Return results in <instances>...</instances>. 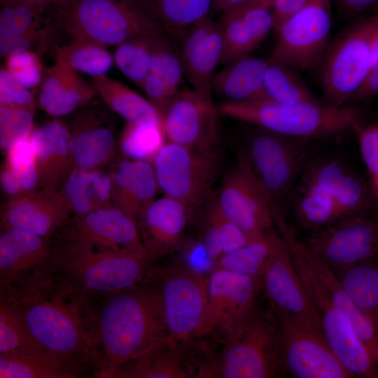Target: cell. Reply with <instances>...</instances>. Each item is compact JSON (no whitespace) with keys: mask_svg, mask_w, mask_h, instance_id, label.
Wrapping results in <instances>:
<instances>
[{"mask_svg":"<svg viewBox=\"0 0 378 378\" xmlns=\"http://www.w3.org/2000/svg\"><path fill=\"white\" fill-rule=\"evenodd\" d=\"M159 189L193 213L212 193L218 172L215 151H205L167 141L153 161Z\"/></svg>","mask_w":378,"mask_h":378,"instance_id":"9","label":"cell"},{"mask_svg":"<svg viewBox=\"0 0 378 378\" xmlns=\"http://www.w3.org/2000/svg\"><path fill=\"white\" fill-rule=\"evenodd\" d=\"M378 95V66L373 68L351 102H360Z\"/></svg>","mask_w":378,"mask_h":378,"instance_id":"57","label":"cell"},{"mask_svg":"<svg viewBox=\"0 0 378 378\" xmlns=\"http://www.w3.org/2000/svg\"><path fill=\"white\" fill-rule=\"evenodd\" d=\"M85 365L49 350L0 354L1 378H76Z\"/></svg>","mask_w":378,"mask_h":378,"instance_id":"33","label":"cell"},{"mask_svg":"<svg viewBox=\"0 0 378 378\" xmlns=\"http://www.w3.org/2000/svg\"><path fill=\"white\" fill-rule=\"evenodd\" d=\"M254 127L246 134L241 153L276 204L293 185L302 153L296 144L298 140Z\"/></svg>","mask_w":378,"mask_h":378,"instance_id":"13","label":"cell"},{"mask_svg":"<svg viewBox=\"0 0 378 378\" xmlns=\"http://www.w3.org/2000/svg\"><path fill=\"white\" fill-rule=\"evenodd\" d=\"M341 11L354 20L378 12V0H336Z\"/></svg>","mask_w":378,"mask_h":378,"instance_id":"55","label":"cell"},{"mask_svg":"<svg viewBox=\"0 0 378 378\" xmlns=\"http://www.w3.org/2000/svg\"><path fill=\"white\" fill-rule=\"evenodd\" d=\"M192 214L184 204L167 195L154 199L144 209L137 225L146 253L153 262L183 248Z\"/></svg>","mask_w":378,"mask_h":378,"instance_id":"22","label":"cell"},{"mask_svg":"<svg viewBox=\"0 0 378 378\" xmlns=\"http://www.w3.org/2000/svg\"><path fill=\"white\" fill-rule=\"evenodd\" d=\"M298 214L306 225L324 227L342 218L333 197L307 181L298 201Z\"/></svg>","mask_w":378,"mask_h":378,"instance_id":"44","label":"cell"},{"mask_svg":"<svg viewBox=\"0 0 378 378\" xmlns=\"http://www.w3.org/2000/svg\"><path fill=\"white\" fill-rule=\"evenodd\" d=\"M375 257L333 271L352 300L378 326V260Z\"/></svg>","mask_w":378,"mask_h":378,"instance_id":"36","label":"cell"},{"mask_svg":"<svg viewBox=\"0 0 378 378\" xmlns=\"http://www.w3.org/2000/svg\"><path fill=\"white\" fill-rule=\"evenodd\" d=\"M377 29L378 12L356 20L330 42L319 66L327 104L346 106L363 84L371 71Z\"/></svg>","mask_w":378,"mask_h":378,"instance_id":"7","label":"cell"},{"mask_svg":"<svg viewBox=\"0 0 378 378\" xmlns=\"http://www.w3.org/2000/svg\"><path fill=\"white\" fill-rule=\"evenodd\" d=\"M262 284L276 314L284 315L324 335L319 315L283 239L266 265Z\"/></svg>","mask_w":378,"mask_h":378,"instance_id":"17","label":"cell"},{"mask_svg":"<svg viewBox=\"0 0 378 378\" xmlns=\"http://www.w3.org/2000/svg\"><path fill=\"white\" fill-rule=\"evenodd\" d=\"M0 179L3 191L10 197L22 194L19 176L11 169L4 165L1 172Z\"/></svg>","mask_w":378,"mask_h":378,"instance_id":"58","label":"cell"},{"mask_svg":"<svg viewBox=\"0 0 378 378\" xmlns=\"http://www.w3.org/2000/svg\"><path fill=\"white\" fill-rule=\"evenodd\" d=\"M42 350L16 312L0 300V354H25Z\"/></svg>","mask_w":378,"mask_h":378,"instance_id":"45","label":"cell"},{"mask_svg":"<svg viewBox=\"0 0 378 378\" xmlns=\"http://www.w3.org/2000/svg\"><path fill=\"white\" fill-rule=\"evenodd\" d=\"M347 173L339 163L328 161L315 167L310 172L307 181L324 190L333 197Z\"/></svg>","mask_w":378,"mask_h":378,"instance_id":"51","label":"cell"},{"mask_svg":"<svg viewBox=\"0 0 378 378\" xmlns=\"http://www.w3.org/2000/svg\"><path fill=\"white\" fill-rule=\"evenodd\" d=\"M261 280L216 267L208 278V298L197 337L223 332L253 307Z\"/></svg>","mask_w":378,"mask_h":378,"instance_id":"19","label":"cell"},{"mask_svg":"<svg viewBox=\"0 0 378 378\" xmlns=\"http://www.w3.org/2000/svg\"><path fill=\"white\" fill-rule=\"evenodd\" d=\"M166 32L183 35L209 15L214 0H143Z\"/></svg>","mask_w":378,"mask_h":378,"instance_id":"39","label":"cell"},{"mask_svg":"<svg viewBox=\"0 0 378 378\" xmlns=\"http://www.w3.org/2000/svg\"><path fill=\"white\" fill-rule=\"evenodd\" d=\"M110 176L112 204L137 223L159 189L153 162L130 159L120 161Z\"/></svg>","mask_w":378,"mask_h":378,"instance_id":"29","label":"cell"},{"mask_svg":"<svg viewBox=\"0 0 378 378\" xmlns=\"http://www.w3.org/2000/svg\"><path fill=\"white\" fill-rule=\"evenodd\" d=\"M153 262L146 255L102 250L62 239L54 244L51 267L88 295H111L142 281Z\"/></svg>","mask_w":378,"mask_h":378,"instance_id":"4","label":"cell"},{"mask_svg":"<svg viewBox=\"0 0 378 378\" xmlns=\"http://www.w3.org/2000/svg\"><path fill=\"white\" fill-rule=\"evenodd\" d=\"M268 59L247 55L234 59L214 74L212 90L227 102L267 99L263 79Z\"/></svg>","mask_w":378,"mask_h":378,"instance_id":"32","label":"cell"},{"mask_svg":"<svg viewBox=\"0 0 378 378\" xmlns=\"http://www.w3.org/2000/svg\"><path fill=\"white\" fill-rule=\"evenodd\" d=\"M90 297L54 271L0 282V300L16 312L43 347L97 370V310Z\"/></svg>","mask_w":378,"mask_h":378,"instance_id":"1","label":"cell"},{"mask_svg":"<svg viewBox=\"0 0 378 378\" xmlns=\"http://www.w3.org/2000/svg\"><path fill=\"white\" fill-rule=\"evenodd\" d=\"M54 244L16 228H1L0 282H15L52 271Z\"/></svg>","mask_w":378,"mask_h":378,"instance_id":"25","label":"cell"},{"mask_svg":"<svg viewBox=\"0 0 378 378\" xmlns=\"http://www.w3.org/2000/svg\"><path fill=\"white\" fill-rule=\"evenodd\" d=\"M263 88L267 99L286 104L318 102L294 69L268 59Z\"/></svg>","mask_w":378,"mask_h":378,"instance_id":"41","label":"cell"},{"mask_svg":"<svg viewBox=\"0 0 378 378\" xmlns=\"http://www.w3.org/2000/svg\"><path fill=\"white\" fill-rule=\"evenodd\" d=\"M97 96L91 83L77 71L55 62L46 71L37 104L50 115L63 116L86 106Z\"/></svg>","mask_w":378,"mask_h":378,"instance_id":"30","label":"cell"},{"mask_svg":"<svg viewBox=\"0 0 378 378\" xmlns=\"http://www.w3.org/2000/svg\"><path fill=\"white\" fill-rule=\"evenodd\" d=\"M330 0H309L275 30L270 57L294 69L310 71L320 66L330 43Z\"/></svg>","mask_w":378,"mask_h":378,"instance_id":"10","label":"cell"},{"mask_svg":"<svg viewBox=\"0 0 378 378\" xmlns=\"http://www.w3.org/2000/svg\"><path fill=\"white\" fill-rule=\"evenodd\" d=\"M169 337L177 343L197 337L208 298V278L187 266L165 273L158 284Z\"/></svg>","mask_w":378,"mask_h":378,"instance_id":"12","label":"cell"},{"mask_svg":"<svg viewBox=\"0 0 378 378\" xmlns=\"http://www.w3.org/2000/svg\"><path fill=\"white\" fill-rule=\"evenodd\" d=\"M281 241L279 234L274 232L223 255L216 261V267L262 281L266 265Z\"/></svg>","mask_w":378,"mask_h":378,"instance_id":"38","label":"cell"},{"mask_svg":"<svg viewBox=\"0 0 378 378\" xmlns=\"http://www.w3.org/2000/svg\"><path fill=\"white\" fill-rule=\"evenodd\" d=\"M6 153L4 166L18 174L36 167L35 149L29 137L15 143Z\"/></svg>","mask_w":378,"mask_h":378,"instance_id":"53","label":"cell"},{"mask_svg":"<svg viewBox=\"0 0 378 378\" xmlns=\"http://www.w3.org/2000/svg\"><path fill=\"white\" fill-rule=\"evenodd\" d=\"M251 0H214L212 9L221 13Z\"/></svg>","mask_w":378,"mask_h":378,"instance_id":"60","label":"cell"},{"mask_svg":"<svg viewBox=\"0 0 378 378\" xmlns=\"http://www.w3.org/2000/svg\"><path fill=\"white\" fill-rule=\"evenodd\" d=\"M218 113L212 97L194 89L178 90L160 113L167 141L215 151Z\"/></svg>","mask_w":378,"mask_h":378,"instance_id":"16","label":"cell"},{"mask_svg":"<svg viewBox=\"0 0 378 378\" xmlns=\"http://www.w3.org/2000/svg\"><path fill=\"white\" fill-rule=\"evenodd\" d=\"M68 128L73 168L98 169L111 158L115 134L106 114L99 108L82 110Z\"/></svg>","mask_w":378,"mask_h":378,"instance_id":"26","label":"cell"},{"mask_svg":"<svg viewBox=\"0 0 378 378\" xmlns=\"http://www.w3.org/2000/svg\"><path fill=\"white\" fill-rule=\"evenodd\" d=\"M162 26L151 32L150 73L160 78L176 94L185 76L179 52Z\"/></svg>","mask_w":378,"mask_h":378,"instance_id":"43","label":"cell"},{"mask_svg":"<svg viewBox=\"0 0 378 378\" xmlns=\"http://www.w3.org/2000/svg\"><path fill=\"white\" fill-rule=\"evenodd\" d=\"M153 30L132 36L118 44L113 55V60L118 69L141 89L150 72L151 32Z\"/></svg>","mask_w":378,"mask_h":378,"instance_id":"42","label":"cell"},{"mask_svg":"<svg viewBox=\"0 0 378 378\" xmlns=\"http://www.w3.org/2000/svg\"><path fill=\"white\" fill-rule=\"evenodd\" d=\"M68 0H1V3H22L49 9L64 5Z\"/></svg>","mask_w":378,"mask_h":378,"instance_id":"59","label":"cell"},{"mask_svg":"<svg viewBox=\"0 0 378 378\" xmlns=\"http://www.w3.org/2000/svg\"><path fill=\"white\" fill-rule=\"evenodd\" d=\"M61 229L62 239L87 243L102 250L147 255L136 221L113 205L75 216Z\"/></svg>","mask_w":378,"mask_h":378,"instance_id":"18","label":"cell"},{"mask_svg":"<svg viewBox=\"0 0 378 378\" xmlns=\"http://www.w3.org/2000/svg\"><path fill=\"white\" fill-rule=\"evenodd\" d=\"M178 344L169 338L122 364L95 370L94 377L187 378Z\"/></svg>","mask_w":378,"mask_h":378,"instance_id":"31","label":"cell"},{"mask_svg":"<svg viewBox=\"0 0 378 378\" xmlns=\"http://www.w3.org/2000/svg\"><path fill=\"white\" fill-rule=\"evenodd\" d=\"M214 370L206 377L269 378L280 363L278 327L255 306L230 325Z\"/></svg>","mask_w":378,"mask_h":378,"instance_id":"6","label":"cell"},{"mask_svg":"<svg viewBox=\"0 0 378 378\" xmlns=\"http://www.w3.org/2000/svg\"><path fill=\"white\" fill-rule=\"evenodd\" d=\"M216 199L229 218L252 239L275 232L273 202L241 153L224 177Z\"/></svg>","mask_w":378,"mask_h":378,"instance_id":"11","label":"cell"},{"mask_svg":"<svg viewBox=\"0 0 378 378\" xmlns=\"http://www.w3.org/2000/svg\"><path fill=\"white\" fill-rule=\"evenodd\" d=\"M204 206L206 214L215 223L220 232L223 255L251 241L258 240L249 237L229 218L220 207L216 196L214 195L210 197Z\"/></svg>","mask_w":378,"mask_h":378,"instance_id":"49","label":"cell"},{"mask_svg":"<svg viewBox=\"0 0 378 378\" xmlns=\"http://www.w3.org/2000/svg\"><path fill=\"white\" fill-rule=\"evenodd\" d=\"M113 62L108 46L85 37L73 38L55 50V62L92 77L105 75Z\"/></svg>","mask_w":378,"mask_h":378,"instance_id":"37","label":"cell"},{"mask_svg":"<svg viewBox=\"0 0 378 378\" xmlns=\"http://www.w3.org/2000/svg\"><path fill=\"white\" fill-rule=\"evenodd\" d=\"M223 52L220 64L250 55L274 29L272 0H251L222 13Z\"/></svg>","mask_w":378,"mask_h":378,"instance_id":"23","label":"cell"},{"mask_svg":"<svg viewBox=\"0 0 378 378\" xmlns=\"http://www.w3.org/2000/svg\"><path fill=\"white\" fill-rule=\"evenodd\" d=\"M59 191L75 216L113 205L111 176L99 169L86 170L73 168Z\"/></svg>","mask_w":378,"mask_h":378,"instance_id":"34","label":"cell"},{"mask_svg":"<svg viewBox=\"0 0 378 378\" xmlns=\"http://www.w3.org/2000/svg\"><path fill=\"white\" fill-rule=\"evenodd\" d=\"M5 68L29 90L40 86L46 74L38 53L31 50L18 52L6 57Z\"/></svg>","mask_w":378,"mask_h":378,"instance_id":"47","label":"cell"},{"mask_svg":"<svg viewBox=\"0 0 378 378\" xmlns=\"http://www.w3.org/2000/svg\"><path fill=\"white\" fill-rule=\"evenodd\" d=\"M36 102L30 90L16 80L4 67L0 70V106L28 108L34 111Z\"/></svg>","mask_w":378,"mask_h":378,"instance_id":"50","label":"cell"},{"mask_svg":"<svg viewBox=\"0 0 378 378\" xmlns=\"http://www.w3.org/2000/svg\"><path fill=\"white\" fill-rule=\"evenodd\" d=\"M333 198L342 218L365 214L369 204V195L365 186L349 172L334 193Z\"/></svg>","mask_w":378,"mask_h":378,"instance_id":"48","label":"cell"},{"mask_svg":"<svg viewBox=\"0 0 378 378\" xmlns=\"http://www.w3.org/2000/svg\"><path fill=\"white\" fill-rule=\"evenodd\" d=\"M34 111L13 106H0V146L7 152L15 143L29 137L34 130Z\"/></svg>","mask_w":378,"mask_h":378,"instance_id":"46","label":"cell"},{"mask_svg":"<svg viewBox=\"0 0 378 378\" xmlns=\"http://www.w3.org/2000/svg\"><path fill=\"white\" fill-rule=\"evenodd\" d=\"M374 182H375L376 187L378 189V178L374 179Z\"/></svg>","mask_w":378,"mask_h":378,"instance_id":"61","label":"cell"},{"mask_svg":"<svg viewBox=\"0 0 378 378\" xmlns=\"http://www.w3.org/2000/svg\"><path fill=\"white\" fill-rule=\"evenodd\" d=\"M280 363L299 378L354 377L338 360L324 335L276 314Z\"/></svg>","mask_w":378,"mask_h":378,"instance_id":"15","label":"cell"},{"mask_svg":"<svg viewBox=\"0 0 378 378\" xmlns=\"http://www.w3.org/2000/svg\"><path fill=\"white\" fill-rule=\"evenodd\" d=\"M304 242L332 270L351 266L378 254V215L341 218Z\"/></svg>","mask_w":378,"mask_h":378,"instance_id":"14","label":"cell"},{"mask_svg":"<svg viewBox=\"0 0 378 378\" xmlns=\"http://www.w3.org/2000/svg\"><path fill=\"white\" fill-rule=\"evenodd\" d=\"M95 334L97 370L122 364L170 338L158 284L146 276L129 289L108 295L97 311Z\"/></svg>","mask_w":378,"mask_h":378,"instance_id":"2","label":"cell"},{"mask_svg":"<svg viewBox=\"0 0 378 378\" xmlns=\"http://www.w3.org/2000/svg\"><path fill=\"white\" fill-rule=\"evenodd\" d=\"M48 12L55 27L72 38H89L108 46L160 25L143 0H68Z\"/></svg>","mask_w":378,"mask_h":378,"instance_id":"5","label":"cell"},{"mask_svg":"<svg viewBox=\"0 0 378 378\" xmlns=\"http://www.w3.org/2000/svg\"><path fill=\"white\" fill-rule=\"evenodd\" d=\"M167 142L161 122H127L120 138L123 154L130 160L153 162Z\"/></svg>","mask_w":378,"mask_h":378,"instance_id":"40","label":"cell"},{"mask_svg":"<svg viewBox=\"0 0 378 378\" xmlns=\"http://www.w3.org/2000/svg\"><path fill=\"white\" fill-rule=\"evenodd\" d=\"M0 54L1 57L24 50H34L44 42L55 26L45 20L48 9L22 3H1Z\"/></svg>","mask_w":378,"mask_h":378,"instance_id":"28","label":"cell"},{"mask_svg":"<svg viewBox=\"0 0 378 378\" xmlns=\"http://www.w3.org/2000/svg\"><path fill=\"white\" fill-rule=\"evenodd\" d=\"M142 90L160 114L175 94L160 78L150 72L145 80Z\"/></svg>","mask_w":378,"mask_h":378,"instance_id":"54","label":"cell"},{"mask_svg":"<svg viewBox=\"0 0 378 378\" xmlns=\"http://www.w3.org/2000/svg\"><path fill=\"white\" fill-rule=\"evenodd\" d=\"M357 133L363 162L376 179L378 178V124L361 126Z\"/></svg>","mask_w":378,"mask_h":378,"instance_id":"52","label":"cell"},{"mask_svg":"<svg viewBox=\"0 0 378 378\" xmlns=\"http://www.w3.org/2000/svg\"><path fill=\"white\" fill-rule=\"evenodd\" d=\"M285 243L319 315L325 338L338 360L354 377H378V366L349 319L333 303L323 284L298 250Z\"/></svg>","mask_w":378,"mask_h":378,"instance_id":"8","label":"cell"},{"mask_svg":"<svg viewBox=\"0 0 378 378\" xmlns=\"http://www.w3.org/2000/svg\"><path fill=\"white\" fill-rule=\"evenodd\" d=\"M309 0H272L274 31L286 19L301 10Z\"/></svg>","mask_w":378,"mask_h":378,"instance_id":"56","label":"cell"},{"mask_svg":"<svg viewBox=\"0 0 378 378\" xmlns=\"http://www.w3.org/2000/svg\"><path fill=\"white\" fill-rule=\"evenodd\" d=\"M91 83L108 108L126 122H161L160 113L148 99L122 83L105 74L92 77Z\"/></svg>","mask_w":378,"mask_h":378,"instance_id":"35","label":"cell"},{"mask_svg":"<svg viewBox=\"0 0 378 378\" xmlns=\"http://www.w3.org/2000/svg\"><path fill=\"white\" fill-rule=\"evenodd\" d=\"M220 114L271 132L302 140L320 138L361 127L356 108L319 102L281 104L269 99L227 102L218 106Z\"/></svg>","mask_w":378,"mask_h":378,"instance_id":"3","label":"cell"},{"mask_svg":"<svg viewBox=\"0 0 378 378\" xmlns=\"http://www.w3.org/2000/svg\"><path fill=\"white\" fill-rule=\"evenodd\" d=\"M73 213L59 191L37 189L10 197L1 211V228H16L50 239Z\"/></svg>","mask_w":378,"mask_h":378,"instance_id":"20","label":"cell"},{"mask_svg":"<svg viewBox=\"0 0 378 378\" xmlns=\"http://www.w3.org/2000/svg\"><path fill=\"white\" fill-rule=\"evenodd\" d=\"M275 225L283 240L293 246L312 267L335 306L349 319L357 335L378 366V326L350 298L334 271L300 241L286 221L284 215L275 219Z\"/></svg>","mask_w":378,"mask_h":378,"instance_id":"21","label":"cell"},{"mask_svg":"<svg viewBox=\"0 0 378 378\" xmlns=\"http://www.w3.org/2000/svg\"><path fill=\"white\" fill-rule=\"evenodd\" d=\"M29 138L36 153L38 189L59 191L73 169L68 126L55 119L34 127Z\"/></svg>","mask_w":378,"mask_h":378,"instance_id":"27","label":"cell"},{"mask_svg":"<svg viewBox=\"0 0 378 378\" xmlns=\"http://www.w3.org/2000/svg\"><path fill=\"white\" fill-rule=\"evenodd\" d=\"M182 36L179 52L185 76L192 89L212 97V80L223 52L221 27L208 15Z\"/></svg>","mask_w":378,"mask_h":378,"instance_id":"24","label":"cell"}]
</instances>
